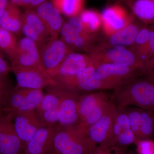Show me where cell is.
I'll use <instances>...</instances> for the list:
<instances>
[{
    "label": "cell",
    "instance_id": "cell-10",
    "mask_svg": "<svg viewBox=\"0 0 154 154\" xmlns=\"http://www.w3.org/2000/svg\"><path fill=\"white\" fill-rule=\"evenodd\" d=\"M113 116L106 112L98 121L86 128H81L85 137L93 149L102 145L110 144L113 139L111 128L113 126Z\"/></svg>",
    "mask_w": 154,
    "mask_h": 154
},
{
    "label": "cell",
    "instance_id": "cell-15",
    "mask_svg": "<svg viewBox=\"0 0 154 154\" xmlns=\"http://www.w3.org/2000/svg\"><path fill=\"white\" fill-rule=\"evenodd\" d=\"M57 125H41L25 145V152L28 154H47L53 151L54 138Z\"/></svg>",
    "mask_w": 154,
    "mask_h": 154
},
{
    "label": "cell",
    "instance_id": "cell-33",
    "mask_svg": "<svg viewBox=\"0 0 154 154\" xmlns=\"http://www.w3.org/2000/svg\"><path fill=\"white\" fill-rule=\"evenodd\" d=\"M139 154H154V141L148 139L138 140L136 141Z\"/></svg>",
    "mask_w": 154,
    "mask_h": 154
},
{
    "label": "cell",
    "instance_id": "cell-1",
    "mask_svg": "<svg viewBox=\"0 0 154 154\" xmlns=\"http://www.w3.org/2000/svg\"><path fill=\"white\" fill-rule=\"evenodd\" d=\"M93 149L79 124L57 126L53 140V151L55 154H89Z\"/></svg>",
    "mask_w": 154,
    "mask_h": 154
},
{
    "label": "cell",
    "instance_id": "cell-19",
    "mask_svg": "<svg viewBox=\"0 0 154 154\" xmlns=\"http://www.w3.org/2000/svg\"><path fill=\"white\" fill-rule=\"evenodd\" d=\"M22 15L16 5L9 2L0 18V28L19 35L22 32Z\"/></svg>",
    "mask_w": 154,
    "mask_h": 154
},
{
    "label": "cell",
    "instance_id": "cell-16",
    "mask_svg": "<svg viewBox=\"0 0 154 154\" xmlns=\"http://www.w3.org/2000/svg\"><path fill=\"white\" fill-rule=\"evenodd\" d=\"M60 34L63 41L74 52L77 51L90 53L98 46L95 44L96 37L95 33L85 35L77 33L67 22L63 23Z\"/></svg>",
    "mask_w": 154,
    "mask_h": 154
},
{
    "label": "cell",
    "instance_id": "cell-6",
    "mask_svg": "<svg viewBox=\"0 0 154 154\" xmlns=\"http://www.w3.org/2000/svg\"><path fill=\"white\" fill-rule=\"evenodd\" d=\"M11 68L16 76L18 88L43 89L60 85L44 71L21 66H12Z\"/></svg>",
    "mask_w": 154,
    "mask_h": 154
},
{
    "label": "cell",
    "instance_id": "cell-36",
    "mask_svg": "<svg viewBox=\"0 0 154 154\" xmlns=\"http://www.w3.org/2000/svg\"><path fill=\"white\" fill-rule=\"evenodd\" d=\"M149 34V31L147 29H143L139 31L135 40L134 43L138 45H142L145 44L148 42Z\"/></svg>",
    "mask_w": 154,
    "mask_h": 154
},
{
    "label": "cell",
    "instance_id": "cell-4",
    "mask_svg": "<svg viewBox=\"0 0 154 154\" xmlns=\"http://www.w3.org/2000/svg\"><path fill=\"white\" fill-rule=\"evenodd\" d=\"M95 66L106 63L123 64L134 68L136 58L133 53L123 46H110L101 44L90 53Z\"/></svg>",
    "mask_w": 154,
    "mask_h": 154
},
{
    "label": "cell",
    "instance_id": "cell-40",
    "mask_svg": "<svg viewBox=\"0 0 154 154\" xmlns=\"http://www.w3.org/2000/svg\"><path fill=\"white\" fill-rule=\"evenodd\" d=\"M8 2V0H0V18L4 14Z\"/></svg>",
    "mask_w": 154,
    "mask_h": 154
},
{
    "label": "cell",
    "instance_id": "cell-47",
    "mask_svg": "<svg viewBox=\"0 0 154 154\" xmlns=\"http://www.w3.org/2000/svg\"></svg>",
    "mask_w": 154,
    "mask_h": 154
},
{
    "label": "cell",
    "instance_id": "cell-22",
    "mask_svg": "<svg viewBox=\"0 0 154 154\" xmlns=\"http://www.w3.org/2000/svg\"><path fill=\"white\" fill-rule=\"evenodd\" d=\"M22 24L38 33L46 40L51 38L49 31L36 12L28 10L22 15Z\"/></svg>",
    "mask_w": 154,
    "mask_h": 154
},
{
    "label": "cell",
    "instance_id": "cell-20",
    "mask_svg": "<svg viewBox=\"0 0 154 154\" xmlns=\"http://www.w3.org/2000/svg\"><path fill=\"white\" fill-rule=\"evenodd\" d=\"M139 31L136 25L131 23L121 30L107 36L106 41L102 44L110 46H131L134 44Z\"/></svg>",
    "mask_w": 154,
    "mask_h": 154
},
{
    "label": "cell",
    "instance_id": "cell-24",
    "mask_svg": "<svg viewBox=\"0 0 154 154\" xmlns=\"http://www.w3.org/2000/svg\"><path fill=\"white\" fill-rule=\"evenodd\" d=\"M51 3L61 14L70 18L80 15L83 11L85 0H52Z\"/></svg>",
    "mask_w": 154,
    "mask_h": 154
},
{
    "label": "cell",
    "instance_id": "cell-13",
    "mask_svg": "<svg viewBox=\"0 0 154 154\" xmlns=\"http://www.w3.org/2000/svg\"><path fill=\"white\" fill-rule=\"evenodd\" d=\"M96 67V74L104 88L117 85L129 79L134 69L126 65L115 63L100 64Z\"/></svg>",
    "mask_w": 154,
    "mask_h": 154
},
{
    "label": "cell",
    "instance_id": "cell-30",
    "mask_svg": "<svg viewBox=\"0 0 154 154\" xmlns=\"http://www.w3.org/2000/svg\"><path fill=\"white\" fill-rule=\"evenodd\" d=\"M58 109H51L37 114L42 125L56 126L59 124Z\"/></svg>",
    "mask_w": 154,
    "mask_h": 154
},
{
    "label": "cell",
    "instance_id": "cell-14",
    "mask_svg": "<svg viewBox=\"0 0 154 154\" xmlns=\"http://www.w3.org/2000/svg\"><path fill=\"white\" fill-rule=\"evenodd\" d=\"M15 131L25 146L42 124L35 110L13 113Z\"/></svg>",
    "mask_w": 154,
    "mask_h": 154
},
{
    "label": "cell",
    "instance_id": "cell-7",
    "mask_svg": "<svg viewBox=\"0 0 154 154\" xmlns=\"http://www.w3.org/2000/svg\"><path fill=\"white\" fill-rule=\"evenodd\" d=\"M92 65L94 64L90 56L72 52L49 76L61 86L72 79L83 69Z\"/></svg>",
    "mask_w": 154,
    "mask_h": 154
},
{
    "label": "cell",
    "instance_id": "cell-35",
    "mask_svg": "<svg viewBox=\"0 0 154 154\" xmlns=\"http://www.w3.org/2000/svg\"><path fill=\"white\" fill-rule=\"evenodd\" d=\"M7 75H0V105L3 106L8 93L12 88L7 79Z\"/></svg>",
    "mask_w": 154,
    "mask_h": 154
},
{
    "label": "cell",
    "instance_id": "cell-38",
    "mask_svg": "<svg viewBox=\"0 0 154 154\" xmlns=\"http://www.w3.org/2000/svg\"><path fill=\"white\" fill-rule=\"evenodd\" d=\"M1 51L0 50V75H7L12 68L5 60Z\"/></svg>",
    "mask_w": 154,
    "mask_h": 154
},
{
    "label": "cell",
    "instance_id": "cell-37",
    "mask_svg": "<svg viewBox=\"0 0 154 154\" xmlns=\"http://www.w3.org/2000/svg\"><path fill=\"white\" fill-rule=\"evenodd\" d=\"M115 122L121 126L122 130L130 128L129 119L127 113H119L116 117Z\"/></svg>",
    "mask_w": 154,
    "mask_h": 154
},
{
    "label": "cell",
    "instance_id": "cell-31",
    "mask_svg": "<svg viewBox=\"0 0 154 154\" xmlns=\"http://www.w3.org/2000/svg\"><path fill=\"white\" fill-rule=\"evenodd\" d=\"M124 149L122 147L108 144L96 146L89 154H125Z\"/></svg>",
    "mask_w": 154,
    "mask_h": 154
},
{
    "label": "cell",
    "instance_id": "cell-17",
    "mask_svg": "<svg viewBox=\"0 0 154 154\" xmlns=\"http://www.w3.org/2000/svg\"><path fill=\"white\" fill-rule=\"evenodd\" d=\"M128 92L134 104L141 109L154 111V84L136 82L130 85Z\"/></svg>",
    "mask_w": 154,
    "mask_h": 154
},
{
    "label": "cell",
    "instance_id": "cell-43",
    "mask_svg": "<svg viewBox=\"0 0 154 154\" xmlns=\"http://www.w3.org/2000/svg\"><path fill=\"white\" fill-rule=\"evenodd\" d=\"M3 113H4V109H3V106L0 105V116Z\"/></svg>",
    "mask_w": 154,
    "mask_h": 154
},
{
    "label": "cell",
    "instance_id": "cell-39",
    "mask_svg": "<svg viewBox=\"0 0 154 154\" xmlns=\"http://www.w3.org/2000/svg\"><path fill=\"white\" fill-rule=\"evenodd\" d=\"M149 44L150 48L152 51L154 52V32L150 31L149 37Z\"/></svg>",
    "mask_w": 154,
    "mask_h": 154
},
{
    "label": "cell",
    "instance_id": "cell-12",
    "mask_svg": "<svg viewBox=\"0 0 154 154\" xmlns=\"http://www.w3.org/2000/svg\"><path fill=\"white\" fill-rule=\"evenodd\" d=\"M61 87L71 92H90L104 88L102 81L96 74V67L92 65L83 69Z\"/></svg>",
    "mask_w": 154,
    "mask_h": 154
},
{
    "label": "cell",
    "instance_id": "cell-8",
    "mask_svg": "<svg viewBox=\"0 0 154 154\" xmlns=\"http://www.w3.org/2000/svg\"><path fill=\"white\" fill-rule=\"evenodd\" d=\"M5 113L0 116V154H21L25 146L15 131L13 114Z\"/></svg>",
    "mask_w": 154,
    "mask_h": 154
},
{
    "label": "cell",
    "instance_id": "cell-9",
    "mask_svg": "<svg viewBox=\"0 0 154 154\" xmlns=\"http://www.w3.org/2000/svg\"><path fill=\"white\" fill-rule=\"evenodd\" d=\"M11 61V67L34 68L45 71L38 46L35 42L26 37L18 41L15 56Z\"/></svg>",
    "mask_w": 154,
    "mask_h": 154
},
{
    "label": "cell",
    "instance_id": "cell-32",
    "mask_svg": "<svg viewBox=\"0 0 154 154\" xmlns=\"http://www.w3.org/2000/svg\"><path fill=\"white\" fill-rule=\"evenodd\" d=\"M140 110L141 109L131 110V111L128 114L129 119L130 127L135 135L137 140L138 137L140 126Z\"/></svg>",
    "mask_w": 154,
    "mask_h": 154
},
{
    "label": "cell",
    "instance_id": "cell-11",
    "mask_svg": "<svg viewBox=\"0 0 154 154\" xmlns=\"http://www.w3.org/2000/svg\"><path fill=\"white\" fill-rule=\"evenodd\" d=\"M102 26L107 36L121 30L131 23V17L120 5L107 7L101 14Z\"/></svg>",
    "mask_w": 154,
    "mask_h": 154
},
{
    "label": "cell",
    "instance_id": "cell-26",
    "mask_svg": "<svg viewBox=\"0 0 154 154\" xmlns=\"http://www.w3.org/2000/svg\"><path fill=\"white\" fill-rule=\"evenodd\" d=\"M154 131V115L151 110L141 109L138 140L148 139Z\"/></svg>",
    "mask_w": 154,
    "mask_h": 154
},
{
    "label": "cell",
    "instance_id": "cell-18",
    "mask_svg": "<svg viewBox=\"0 0 154 154\" xmlns=\"http://www.w3.org/2000/svg\"><path fill=\"white\" fill-rule=\"evenodd\" d=\"M36 12L44 22L51 37L57 38L64 23L59 11L52 3L45 2L37 7Z\"/></svg>",
    "mask_w": 154,
    "mask_h": 154
},
{
    "label": "cell",
    "instance_id": "cell-5",
    "mask_svg": "<svg viewBox=\"0 0 154 154\" xmlns=\"http://www.w3.org/2000/svg\"><path fill=\"white\" fill-rule=\"evenodd\" d=\"M55 93L60 99L58 109L59 125L73 126L79 122L77 109L76 93L66 90L60 85L47 88Z\"/></svg>",
    "mask_w": 154,
    "mask_h": 154
},
{
    "label": "cell",
    "instance_id": "cell-25",
    "mask_svg": "<svg viewBox=\"0 0 154 154\" xmlns=\"http://www.w3.org/2000/svg\"><path fill=\"white\" fill-rule=\"evenodd\" d=\"M18 42L14 33L0 28V50L5 53L11 60L15 56Z\"/></svg>",
    "mask_w": 154,
    "mask_h": 154
},
{
    "label": "cell",
    "instance_id": "cell-23",
    "mask_svg": "<svg viewBox=\"0 0 154 154\" xmlns=\"http://www.w3.org/2000/svg\"><path fill=\"white\" fill-rule=\"evenodd\" d=\"M125 2L140 19L146 21L154 19V0H127Z\"/></svg>",
    "mask_w": 154,
    "mask_h": 154
},
{
    "label": "cell",
    "instance_id": "cell-27",
    "mask_svg": "<svg viewBox=\"0 0 154 154\" xmlns=\"http://www.w3.org/2000/svg\"><path fill=\"white\" fill-rule=\"evenodd\" d=\"M80 18L88 31L94 33L102 26L101 14L94 10H86L82 11Z\"/></svg>",
    "mask_w": 154,
    "mask_h": 154
},
{
    "label": "cell",
    "instance_id": "cell-3",
    "mask_svg": "<svg viewBox=\"0 0 154 154\" xmlns=\"http://www.w3.org/2000/svg\"><path fill=\"white\" fill-rule=\"evenodd\" d=\"M45 71L50 75L62 63L66 57L74 52L61 38H49L39 49Z\"/></svg>",
    "mask_w": 154,
    "mask_h": 154
},
{
    "label": "cell",
    "instance_id": "cell-28",
    "mask_svg": "<svg viewBox=\"0 0 154 154\" xmlns=\"http://www.w3.org/2000/svg\"><path fill=\"white\" fill-rule=\"evenodd\" d=\"M47 91L48 93L43 95L40 103L35 110L37 114L46 110L58 108L60 102L59 97L53 91L48 89Z\"/></svg>",
    "mask_w": 154,
    "mask_h": 154
},
{
    "label": "cell",
    "instance_id": "cell-45",
    "mask_svg": "<svg viewBox=\"0 0 154 154\" xmlns=\"http://www.w3.org/2000/svg\"><path fill=\"white\" fill-rule=\"evenodd\" d=\"M121 1H124V2H125V1H127V0H121Z\"/></svg>",
    "mask_w": 154,
    "mask_h": 154
},
{
    "label": "cell",
    "instance_id": "cell-34",
    "mask_svg": "<svg viewBox=\"0 0 154 154\" xmlns=\"http://www.w3.org/2000/svg\"><path fill=\"white\" fill-rule=\"evenodd\" d=\"M67 23L71 28L77 33L85 35L94 34L89 32L83 24L82 21L79 16L70 17Z\"/></svg>",
    "mask_w": 154,
    "mask_h": 154
},
{
    "label": "cell",
    "instance_id": "cell-2",
    "mask_svg": "<svg viewBox=\"0 0 154 154\" xmlns=\"http://www.w3.org/2000/svg\"><path fill=\"white\" fill-rule=\"evenodd\" d=\"M43 95V89L12 88L3 105L4 112L13 114L35 110Z\"/></svg>",
    "mask_w": 154,
    "mask_h": 154
},
{
    "label": "cell",
    "instance_id": "cell-44",
    "mask_svg": "<svg viewBox=\"0 0 154 154\" xmlns=\"http://www.w3.org/2000/svg\"><path fill=\"white\" fill-rule=\"evenodd\" d=\"M27 154V153L26 152H25V153H23V154Z\"/></svg>",
    "mask_w": 154,
    "mask_h": 154
},
{
    "label": "cell",
    "instance_id": "cell-21",
    "mask_svg": "<svg viewBox=\"0 0 154 154\" xmlns=\"http://www.w3.org/2000/svg\"><path fill=\"white\" fill-rule=\"evenodd\" d=\"M100 96L98 94H91L78 98L77 109L79 122L97 107L103 104L104 102Z\"/></svg>",
    "mask_w": 154,
    "mask_h": 154
},
{
    "label": "cell",
    "instance_id": "cell-41",
    "mask_svg": "<svg viewBox=\"0 0 154 154\" xmlns=\"http://www.w3.org/2000/svg\"><path fill=\"white\" fill-rule=\"evenodd\" d=\"M46 0H33L32 4V8L38 7L42 3L45 2Z\"/></svg>",
    "mask_w": 154,
    "mask_h": 154
},
{
    "label": "cell",
    "instance_id": "cell-42",
    "mask_svg": "<svg viewBox=\"0 0 154 154\" xmlns=\"http://www.w3.org/2000/svg\"><path fill=\"white\" fill-rule=\"evenodd\" d=\"M11 2L16 5L20 6V0H11Z\"/></svg>",
    "mask_w": 154,
    "mask_h": 154
},
{
    "label": "cell",
    "instance_id": "cell-29",
    "mask_svg": "<svg viewBox=\"0 0 154 154\" xmlns=\"http://www.w3.org/2000/svg\"><path fill=\"white\" fill-rule=\"evenodd\" d=\"M135 135L131 128L122 130L120 133L116 137L111 141V144L124 147L136 141Z\"/></svg>",
    "mask_w": 154,
    "mask_h": 154
},
{
    "label": "cell",
    "instance_id": "cell-46",
    "mask_svg": "<svg viewBox=\"0 0 154 154\" xmlns=\"http://www.w3.org/2000/svg\"><path fill=\"white\" fill-rule=\"evenodd\" d=\"M55 154L54 153H52V154Z\"/></svg>",
    "mask_w": 154,
    "mask_h": 154
}]
</instances>
